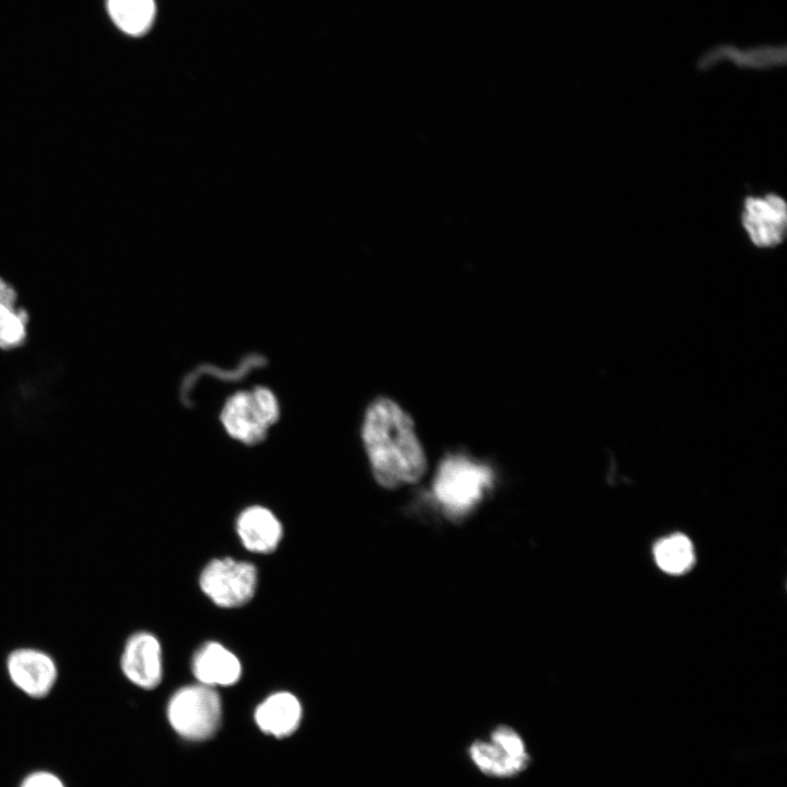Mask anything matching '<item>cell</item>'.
Wrapping results in <instances>:
<instances>
[{
    "instance_id": "1",
    "label": "cell",
    "mask_w": 787,
    "mask_h": 787,
    "mask_svg": "<svg viewBox=\"0 0 787 787\" xmlns=\"http://www.w3.org/2000/svg\"><path fill=\"white\" fill-rule=\"evenodd\" d=\"M361 437L372 474L380 486L398 489L416 483L425 474L427 458L414 421L395 400L378 397L367 406Z\"/></svg>"
},
{
    "instance_id": "2",
    "label": "cell",
    "mask_w": 787,
    "mask_h": 787,
    "mask_svg": "<svg viewBox=\"0 0 787 787\" xmlns=\"http://www.w3.org/2000/svg\"><path fill=\"white\" fill-rule=\"evenodd\" d=\"M63 366L54 357H40L16 378L10 397L11 418L26 433L43 432L61 403Z\"/></svg>"
},
{
    "instance_id": "3",
    "label": "cell",
    "mask_w": 787,
    "mask_h": 787,
    "mask_svg": "<svg viewBox=\"0 0 787 787\" xmlns=\"http://www.w3.org/2000/svg\"><path fill=\"white\" fill-rule=\"evenodd\" d=\"M493 482L492 470L465 455L446 456L433 482L435 498L449 516L469 513L482 500Z\"/></svg>"
},
{
    "instance_id": "4",
    "label": "cell",
    "mask_w": 787,
    "mask_h": 787,
    "mask_svg": "<svg viewBox=\"0 0 787 787\" xmlns=\"http://www.w3.org/2000/svg\"><path fill=\"white\" fill-rule=\"evenodd\" d=\"M279 416L275 395L267 387L257 386L231 395L222 407L220 420L228 436L245 445H255L267 436Z\"/></svg>"
},
{
    "instance_id": "5",
    "label": "cell",
    "mask_w": 787,
    "mask_h": 787,
    "mask_svg": "<svg viewBox=\"0 0 787 787\" xmlns=\"http://www.w3.org/2000/svg\"><path fill=\"white\" fill-rule=\"evenodd\" d=\"M167 716L172 727L181 737L193 741L209 739L220 726V697L208 685L181 688L169 700Z\"/></svg>"
},
{
    "instance_id": "6",
    "label": "cell",
    "mask_w": 787,
    "mask_h": 787,
    "mask_svg": "<svg viewBox=\"0 0 787 787\" xmlns=\"http://www.w3.org/2000/svg\"><path fill=\"white\" fill-rule=\"evenodd\" d=\"M257 582L252 564L233 559L211 561L200 575L202 591L218 606L235 608L254 596Z\"/></svg>"
},
{
    "instance_id": "7",
    "label": "cell",
    "mask_w": 787,
    "mask_h": 787,
    "mask_svg": "<svg viewBox=\"0 0 787 787\" xmlns=\"http://www.w3.org/2000/svg\"><path fill=\"white\" fill-rule=\"evenodd\" d=\"M741 224L750 242L759 248H773L787 233V204L774 192L748 196L742 202Z\"/></svg>"
},
{
    "instance_id": "8",
    "label": "cell",
    "mask_w": 787,
    "mask_h": 787,
    "mask_svg": "<svg viewBox=\"0 0 787 787\" xmlns=\"http://www.w3.org/2000/svg\"><path fill=\"white\" fill-rule=\"evenodd\" d=\"M469 753L480 771L497 777L519 773L529 761L521 737L508 726L497 727L489 741H474Z\"/></svg>"
},
{
    "instance_id": "9",
    "label": "cell",
    "mask_w": 787,
    "mask_h": 787,
    "mask_svg": "<svg viewBox=\"0 0 787 787\" xmlns=\"http://www.w3.org/2000/svg\"><path fill=\"white\" fill-rule=\"evenodd\" d=\"M7 670L12 683L33 698L46 696L55 685L58 670L54 659L34 648H19L7 658Z\"/></svg>"
},
{
    "instance_id": "10",
    "label": "cell",
    "mask_w": 787,
    "mask_h": 787,
    "mask_svg": "<svg viewBox=\"0 0 787 787\" xmlns=\"http://www.w3.org/2000/svg\"><path fill=\"white\" fill-rule=\"evenodd\" d=\"M120 665L124 674L133 684L154 689L162 679V653L157 638L148 632L131 635L125 645Z\"/></svg>"
},
{
    "instance_id": "11",
    "label": "cell",
    "mask_w": 787,
    "mask_h": 787,
    "mask_svg": "<svg viewBox=\"0 0 787 787\" xmlns=\"http://www.w3.org/2000/svg\"><path fill=\"white\" fill-rule=\"evenodd\" d=\"M192 671L200 684L227 686L236 683L242 668L237 657L215 642L202 645L195 654Z\"/></svg>"
},
{
    "instance_id": "12",
    "label": "cell",
    "mask_w": 787,
    "mask_h": 787,
    "mask_svg": "<svg viewBox=\"0 0 787 787\" xmlns=\"http://www.w3.org/2000/svg\"><path fill=\"white\" fill-rule=\"evenodd\" d=\"M236 529L244 547L252 552L274 551L282 537L279 519L262 506L245 508L237 518Z\"/></svg>"
},
{
    "instance_id": "13",
    "label": "cell",
    "mask_w": 787,
    "mask_h": 787,
    "mask_svg": "<svg viewBox=\"0 0 787 787\" xmlns=\"http://www.w3.org/2000/svg\"><path fill=\"white\" fill-rule=\"evenodd\" d=\"M302 707L298 700L289 692H278L266 698L256 709L255 719L266 733L282 738L298 727Z\"/></svg>"
},
{
    "instance_id": "14",
    "label": "cell",
    "mask_w": 787,
    "mask_h": 787,
    "mask_svg": "<svg viewBox=\"0 0 787 787\" xmlns=\"http://www.w3.org/2000/svg\"><path fill=\"white\" fill-rule=\"evenodd\" d=\"M30 316L19 305L15 289L0 279V350L12 351L25 344L28 336Z\"/></svg>"
},
{
    "instance_id": "15",
    "label": "cell",
    "mask_w": 787,
    "mask_h": 787,
    "mask_svg": "<svg viewBox=\"0 0 787 787\" xmlns=\"http://www.w3.org/2000/svg\"><path fill=\"white\" fill-rule=\"evenodd\" d=\"M723 60L730 61L743 68L756 70L770 69L785 63L786 49L785 47L777 46H760L749 49H739L733 46H719L701 59L700 67L706 69Z\"/></svg>"
},
{
    "instance_id": "16",
    "label": "cell",
    "mask_w": 787,
    "mask_h": 787,
    "mask_svg": "<svg viewBox=\"0 0 787 787\" xmlns=\"http://www.w3.org/2000/svg\"><path fill=\"white\" fill-rule=\"evenodd\" d=\"M106 8L113 23L132 37L148 34L157 12L155 0H106Z\"/></svg>"
},
{
    "instance_id": "17",
    "label": "cell",
    "mask_w": 787,
    "mask_h": 787,
    "mask_svg": "<svg viewBox=\"0 0 787 787\" xmlns=\"http://www.w3.org/2000/svg\"><path fill=\"white\" fill-rule=\"evenodd\" d=\"M653 552L658 567L671 575L684 574L695 561L693 543L682 533H673L658 540Z\"/></svg>"
},
{
    "instance_id": "18",
    "label": "cell",
    "mask_w": 787,
    "mask_h": 787,
    "mask_svg": "<svg viewBox=\"0 0 787 787\" xmlns=\"http://www.w3.org/2000/svg\"><path fill=\"white\" fill-rule=\"evenodd\" d=\"M20 787H66V785L55 773L40 770L26 775Z\"/></svg>"
}]
</instances>
